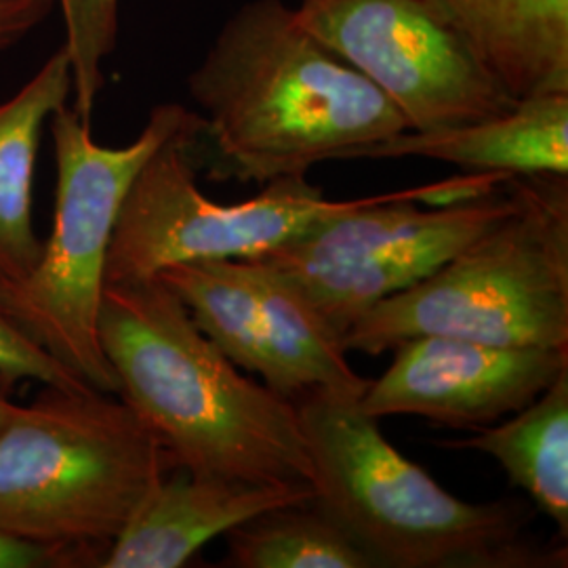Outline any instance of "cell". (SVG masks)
<instances>
[{"label": "cell", "mask_w": 568, "mask_h": 568, "mask_svg": "<svg viewBox=\"0 0 568 568\" xmlns=\"http://www.w3.org/2000/svg\"><path fill=\"white\" fill-rule=\"evenodd\" d=\"M217 178L264 183L408 131L356 68L307 32L284 0H248L187 79Z\"/></svg>", "instance_id": "7a4b0ae2"}, {"label": "cell", "mask_w": 568, "mask_h": 568, "mask_svg": "<svg viewBox=\"0 0 568 568\" xmlns=\"http://www.w3.org/2000/svg\"><path fill=\"white\" fill-rule=\"evenodd\" d=\"M363 394L312 387L293 403L314 467V504L375 568L567 567V546L525 539V509L467 504L406 459L361 405Z\"/></svg>", "instance_id": "3957f363"}, {"label": "cell", "mask_w": 568, "mask_h": 568, "mask_svg": "<svg viewBox=\"0 0 568 568\" xmlns=\"http://www.w3.org/2000/svg\"><path fill=\"white\" fill-rule=\"evenodd\" d=\"M175 469L124 400L47 387L0 427V530L100 558L152 487Z\"/></svg>", "instance_id": "5b68a950"}, {"label": "cell", "mask_w": 568, "mask_h": 568, "mask_svg": "<svg viewBox=\"0 0 568 568\" xmlns=\"http://www.w3.org/2000/svg\"><path fill=\"white\" fill-rule=\"evenodd\" d=\"M227 568H375L314 499L265 509L225 532Z\"/></svg>", "instance_id": "e0dca14e"}, {"label": "cell", "mask_w": 568, "mask_h": 568, "mask_svg": "<svg viewBox=\"0 0 568 568\" xmlns=\"http://www.w3.org/2000/svg\"><path fill=\"white\" fill-rule=\"evenodd\" d=\"M0 377L18 384L21 379L47 387H91L58 363L44 347L30 339L0 307Z\"/></svg>", "instance_id": "d6986e66"}, {"label": "cell", "mask_w": 568, "mask_h": 568, "mask_svg": "<svg viewBox=\"0 0 568 568\" xmlns=\"http://www.w3.org/2000/svg\"><path fill=\"white\" fill-rule=\"evenodd\" d=\"M58 7L65 23L63 49L72 65V108L91 124L105 84L103 65L119 41L121 0H58Z\"/></svg>", "instance_id": "ac0fdd59"}, {"label": "cell", "mask_w": 568, "mask_h": 568, "mask_svg": "<svg viewBox=\"0 0 568 568\" xmlns=\"http://www.w3.org/2000/svg\"><path fill=\"white\" fill-rule=\"evenodd\" d=\"M516 204L426 278L361 314L345 352L422 335L568 347V175L511 178Z\"/></svg>", "instance_id": "277c9868"}, {"label": "cell", "mask_w": 568, "mask_h": 568, "mask_svg": "<svg viewBox=\"0 0 568 568\" xmlns=\"http://www.w3.org/2000/svg\"><path fill=\"white\" fill-rule=\"evenodd\" d=\"M100 567V558L89 549L41 544L0 530V568Z\"/></svg>", "instance_id": "ffe728a7"}, {"label": "cell", "mask_w": 568, "mask_h": 568, "mask_svg": "<svg viewBox=\"0 0 568 568\" xmlns=\"http://www.w3.org/2000/svg\"><path fill=\"white\" fill-rule=\"evenodd\" d=\"M432 159L508 178L568 175V93H541L483 121L405 131L352 159Z\"/></svg>", "instance_id": "7c38bea8"}, {"label": "cell", "mask_w": 568, "mask_h": 568, "mask_svg": "<svg viewBox=\"0 0 568 568\" xmlns=\"http://www.w3.org/2000/svg\"><path fill=\"white\" fill-rule=\"evenodd\" d=\"M392 349V365L361 396L375 419L417 415L447 427H487L530 405L568 368V347L422 335Z\"/></svg>", "instance_id": "30bf717a"}, {"label": "cell", "mask_w": 568, "mask_h": 568, "mask_svg": "<svg viewBox=\"0 0 568 568\" xmlns=\"http://www.w3.org/2000/svg\"><path fill=\"white\" fill-rule=\"evenodd\" d=\"M295 16L400 110L408 131L483 121L518 102L429 0H302Z\"/></svg>", "instance_id": "9c48e42d"}, {"label": "cell", "mask_w": 568, "mask_h": 568, "mask_svg": "<svg viewBox=\"0 0 568 568\" xmlns=\"http://www.w3.org/2000/svg\"><path fill=\"white\" fill-rule=\"evenodd\" d=\"M314 499L312 485H260L211 476H164L103 556V568H178L230 528Z\"/></svg>", "instance_id": "8fae6325"}, {"label": "cell", "mask_w": 568, "mask_h": 568, "mask_svg": "<svg viewBox=\"0 0 568 568\" xmlns=\"http://www.w3.org/2000/svg\"><path fill=\"white\" fill-rule=\"evenodd\" d=\"M201 138L194 114L143 164L116 217L105 283L154 278L185 262L255 260L361 201H331L300 175L264 183L243 203H215L196 185Z\"/></svg>", "instance_id": "ba28073f"}, {"label": "cell", "mask_w": 568, "mask_h": 568, "mask_svg": "<svg viewBox=\"0 0 568 568\" xmlns=\"http://www.w3.org/2000/svg\"><path fill=\"white\" fill-rule=\"evenodd\" d=\"M98 337L116 396L175 469L260 485L314 483L295 403L243 375L163 281L103 284Z\"/></svg>", "instance_id": "6da1fadb"}, {"label": "cell", "mask_w": 568, "mask_h": 568, "mask_svg": "<svg viewBox=\"0 0 568 568\" xmlns=\"http://www.w3.org/2000/svg\"><path fill=\"white\" fill-rule=\"evenodd\" d=\"M514 100L568 93V0H429Z\"/></svg>", "instance_id": "4fadbf2b"}, {"label": "cell", "mask_w": 568, "mask_h": 568, "mask_svg": "<svg viewBox=\"0 0 568 568\" xmlns=\"http://www.w3.org/2000/svg\"><path fill=\"white\" fill-rule=\"evenodd\" d=\"M156 278L182 300L194 323L234 365L278 389L272 312L246 260L173 264Z\"/></svg>", "instance_id": "9a60e30c"}, {"label": "cell", "mask_w": 568, "mask_h": 568, "mask_svg": "<svg viewBox=\"0 0 568 568\" xmlns=\"http://www.w3.org/2000/svg\"><path fill=\"white\" fill-rule=\"evenodd\" d=\"M72 87L61 44L13 98L0 102V283L21 281L41 257L32 194L42 126L68 105Z\"/></svg>", "instance_id": "5bb4252c"}, {"label": "cell", "mask_w": 568, "mask_h": 568, "mask_svg": "<svg viewBox=\"0 0 568 568\" xmlns=\"http://www.w3.org/2000/svg\"><path fill=\"white\" fill-rule=\"evenodd\" d=\"M509 180L508 190L447 206H419L432 183L366 196L253 262L288 284L342 339L368 307L426 278L508 215L516 204Z\"/></svg>", "instance_id": "52a82bcc"}, {"label": "cell", "mask_w": 568, "mask_h": 568, "mask_svg": "<svg viewBox=\"0 0 568 568\" xmlns=\"http://www.w3.org/2000/svg\"><path fill=\"white\" fill-rule=\"evenodd\" d=\"M192 119L194 112L180 103H161L135 142L105 148L95 143L91 124L74 108L63 105L51 116L55 222L28 276L0 283V307L58 363L103 394L116 396V377L98 337L116 217L143 164Z\"/></svg>", "instance_id": "8992f818"}, {"label": "cell", "mask_w": 568, "mask_h": 568, "mask_svg": "<svg viewBox=\"0 0 568 568\" xmlns=\"http://www.w3.org/2000/svg\"><path fill=\"white\" fill-rule=\"evenodd\" d=\"M440 447L478 450L506 469L516 487L527 490L562 535L568 537V368L530 405L508 422L478 427L474 436L440 440Z\"/></svg>", "instance_id": "2e32d148"}, {"label": "cell", "mask_w": 568, "mask_h": 568, "mask_svg": "<svg viewBox=\"0 0 568 568\" xmlns=\"http://www.w3.org/2000/svg\"><path fill=\"white\" fill-rule=\"evenodd\" d=\"M55 7L58 0H0V55L39 30Z\"/></svg>", "instance_id": "44dd1931"}, {"label": "cell", "mask_w": 568, "mask_h": 568, "mask_svg": "<svg viewBox=\"0 0 568 568\" xmlns=\"http://www.w3.org/2000/svg\"><path fill=\"white\" fill-rule=\"evenodd\" d=\"M13 382L11 379H4V377H0V427L7 424V419H9V415L13 413V408H16V403L11 400V389H13Z\"/></svg>", "instance_id": "7402d4cb"}]
</instances>
